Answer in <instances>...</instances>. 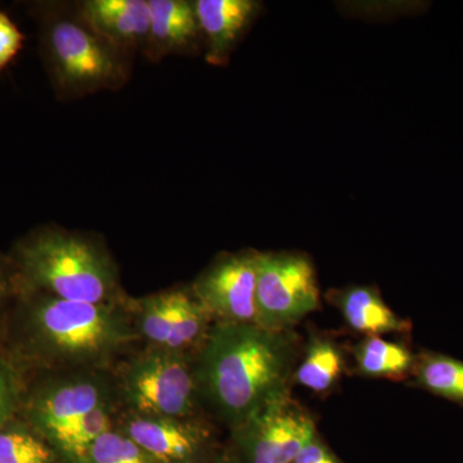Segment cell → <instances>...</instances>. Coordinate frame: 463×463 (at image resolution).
Instances as JSON below:
<instances>
[{
  "instance_id": "obj_25",
  "label": "cell",
  "mask_w": 463,
  "mask_h": 463,
  "mask_svg": "<svg viewBox=\"0 0 463 463\" xmlns=\"http://www.w3.org/2000/svg\"><path fill=\"white\" fill-rule=\"evenodd\" d=\"M292 463H344L331 452L330 448L319 439L318 435L300 453Z\"/></svg>"
},
{
  "instance_id": "obj_15",
  "label": "cell",
  "mask_w": 463,
  "mask_h": 463,
  "mask_svg": "<svg viewBox=\"0 0 463 463\" xmlns=\"http://www.w3.org/2000/svg\"><path fill=\"white\" fill-rule=\"evenodd\" d=\"M359 373L370 377L401 379L413 373L416 356L402 344L367 336L355 349Z\"/></svg>"
},
{
  "instance_id": "obj_24",
  "label": "cell",
  "mask_w": 463,
  "mask_h": 463,
  "mask_svg": "<svg viewBox=\"0 0 463 463\" xmlns=\"http://www.w3.org/2000/svg\"><path fill=\"white\" fill-rule=\"evenodd\" d=\"M16 398V381L8 368L0 364V430L14 412Z\"/></svg>"
},
{
  "instance_id": "obj_27",
  "label": "cell",
  "mask_w": 463,
  "mask_h": 463,
  "mask_svg": "<svg viewBox=\"0 0 463 463\" xmlns=\"http://www.w3.org/2000/svg\"><path fill=\"white\" fill-rule=\"evenodd\" d=\"M213 463H227V462H213Z\"/></svg>"
},
{
  "instance_id": "obj_4",
  "label": "cell",
  "mask_w": 463,
  "mask_h": 463,
  "mask_svg": "<svg viewBox=\"0 0 463 463\" xmlns=\"http://www.w3.org/2000/svg\"><path fill=\"white\" fill-rule=\"evenodd\" d=\"M42 16L43 57L60 99H81L124 83L125 53L94 32L79 12L47 11Z\"/></svg>"
},
{
  "instance_id": "obj_9",
  "label": "cell",
  "mask_w": 463,
  "mask_h": 463,
  "mask_svg": "<svg viewBox=\"0 0 463 463\" xmlns=\"http://www.w3.org/2000/svg\"><path fill=\"white\" fill-rule=\"evenodd\" d=\"M106 383L97 377L79 376L43 390L32 405V421L39 434L53 443L85 414L109 403Z\"/></svg>"
},
{
  "instance_id": "obj_12",
  "label": "cell",
  "mask_w": 463,
  "mask_h": 463,
  "mask_svg": "<svg viewBox=\"0 0 463 463\" xmlns=\"http://www.w3.org/2000/svg\"><path fill=\"white\" fill-rule=\"evenodd\" d=\"M201 33L206 39V61L224 65L237 42L257 16L252 0H199L194 2Z\"/></svg>"
},
{
  "instance_id": "obj_10",
  "label": "cell",
  "mask_w": 463,
  "mask_h": 463,
  "mask_svg": "<svg viewBox=\"0 0 463 463\" xmlns=\"http://www.w3.org/2000/svg\"><path fill=\"white\" fill-rule=\"evenodd\" d=\"M123 432L161 463H194L207 440L201 426L172 417L134 414Z\"/></svg>"
},
{
  "instance_id": "obj_19",
  "label": "cell",
  "mask_w": 463,
  "mask_h": 463,
  "mask_svg": "<svg viewBox=\"0 0 463 463\" xmlns=\"http://www.w3.org/2000/svg\"><path fill=\"white\" fill-rule=\"evenodd\" d=\"M111 430V412L109 404H103L85 414L71 428L60 435L52 447L65 457L70 463H80L91 444Z\"/></svg>"
},
{
  "instance_id": "obj_7",
  "label": "cell",
  "mask_w": 463,
  "mask_h": 463,
  "mask_svg": "<svg viewBox=\"0 0 463 463\" xmlns=\"http://www.w3.org/2000/svg\"><path fill=\"white\" fill-rule=\"evenodd\" d=\"M317 435L312 417L288 395L265 405L237 428L246 463H292Z\"/></svg>"
},
{
  "instance_id": "obj_18",
  "label": "cell",
  "mask_w": 463,
  "mask_h": 463,
  "mask_svg": "<svg viewBox=\"0 0 463 463\" xmlns=\"http://www.w3.org/2000/svg\"><path fill=\"white\" fill-rule=\"evenodd\" d=\"M179 291H166L151 295L134 304L136 325L139 336L145 337L155 346L165 349L170 339L175 318Z\"/></svg>"
},
{
  "instance_id": "obj_5",
  "label": "cell",
  "mask_w": 463,
  "mask_h": 463,
  "mask_svg": "<svg viewBox=\"0 0 463 463\" xmlns=\"http://www.w3.org/2000/svg\"><path fill=\"white\" fill-rule=\"evenodd\" d=\"M257 325L283 332L319 307L315 267L294 252H259Z\"/></svg>"
},
{
  "instance_id": "obj_17",
  "label": "cell",
  "mask_w": 463,
  "mask_h": 463,
  "mask_svg": "<svg viewBox=\"0 0 463 463\" xmlns=\"http://www.w3.org/2000/svg\"><path fill=\"white\" fill-rule=\"evenodd\" d=\"M343 370L344 358L339 347L330 340L315 337L307 347L295 379L307 389L325 392L339 381Z\"/></svg>"
},
{
  "instance_id": "obj_20",
  "label": "cell",
  "mask_w": 463,
  "mask_h": 463,
  "mask_svg": "<svg viewBox=\"0 0 463 463\" xmlns=\"http://www.w3.org/2000/svg\"><path fill=\"white\" fill-rule=\"evenodd\" d=\"M209 319V313L194 292L179 291L174 327L165 349L182 353L194 344L203 343L210 330L207 328Z\"/></svg>"
},
{
  "instance_id": "obj_21",
  "label": "cell",
  "mask_w": 463,
  "mask_h": 463,
  "mask_svg": "<svg viewBox=\"0 0 463 463\" xmlns=\"http://www.w3.org/2000/svg\"><path fill=\"white\" fill-rule=\"evenodd\" d=\"M80 463H161L148 455L124 432L109 430L100 435Z\"/></svg>"
},
{
  "instance_id": "obj_6",
  "label": "cell",
  "mask_w": 463,
  "mask_h": 463,
  "mask_svg": "<svg viewBox=\"0 0 463 463\" xmlns=\"http://www.w3.org/2000/svg\"><path fill=\"white\" fill-rule=\"evenodd\" d=\"M183 353L156 349L137 356L125 370L123 390L138 416L184 419L196 398L194 371Z\"/></svg>"
},
{
  "instance_id": "obj_8",
  "label": "cell",
  "mask_w": 463,
  "mask_h": 463,
  "mask_svg": "<svg viewBox=\"0 0 463 463\" xmlns=\"http://www.w3.org/2000/svg\"><path fill=\"white\" fill-rule=\"evenodd\" d=\"M258 251L225 255L201 274L194 295L219 322L257 325Z\"/></svg>"
},
{
  "instance_id": "obj_3",
  "label": "cell",
  "mask_w": 463,
  "mask_h": 463,
  "mask_svg": "<svg viewBox=\"0 0 463 463\" xmlns=\"http://www.w3.org/2000/svg\"><path fill=\"white\" fill-rule=\"evenodd\" d=\"M24 281L43 295L81 303H120L118 272L108 252L78 234L33 233L18 248Z\"/></svg>"
},
{
  "instance_id": "obj_1",
  "label": "cell",
  "mask_w": 463,
  "mask_h": 463,
  "mask_svg": "<svg viewBox=\"0 0 463 463\" xmlns=\"http://www.w3.org/2000/svg\"><path fill=\"white\" fill-rule=\"evenodd\" d=\"M292 345L283 332L218 322L207 332L194 370L197 389L232 425L288 395Z\"/></svg>"
},
{
  "instance_id": "obj_11",
  "label": "cell",
  "mask_w": 463,
  "mask_h": 463,
  "mask_svg": "<svg viewBox=\"0 0 463 463\" xmlns=\"http://www.w3.org/2000/svg\"><path fill=\"white\" fill-rule=\"evenodd\" d=\"M78 12L94 32L123 53L145 50L151 24L148 0H87Z\"/></svg>"
},
{
  "instance_id": "obj_14",
  "label": "cell",
  "mask_w": 463,
  "mask_h": 463,
  "mask_svg": "<svg viewBox=\"0 0 463 463\" xmlns=\"http://www.w3.org/2000/svg\"><path fill=\"white\" fill-rule=\"evenodd\" d=\"M334 298L349 327L367 336L405 332L411 328L410 323L399 318L373 288L352 286L337 291Z\"/></svg>"
},
{
  "instance_id": "obj_16",
  "label": "cell",
  "mask_w": 463,
  "mask_h": 463,
  "mask_svg": "<svg viewBox=\"0 0 463 463\" xmlns=\"http://www.w3.org/2000/svg\"><path fill=\"white\" fill-rule=\"evenodd\" d=\"M413 374L420 388L463 404V362L438 353L425 352L416 356Z\"/></svg>"
},
{
  "instance_id": "obj_26",
  "label": "cell",
  "mask_w": 463,
  "mask_h": 463,
  "mask_svg": "<svg viewBox=\"0 0 463 463\" xmlns=\"http://www.w3.org/2000/svg\"><path fill=\"white\" fill-rule=\"evenodd\" d=\"M8 288V279L7 274H5V269H3L2 265H0V298H3V295L5 294Z\"/></svg>"
},
{
  "instance_id": "obj_2",
  "label": "cell",
  "mask_w": 463,
  "mask_h": 463,
  "mask_svg": "<svg viewBox=\"0 0 463 463\" xmlns=\"http://www.w3.org/2000/svg\"><path fill=\"white\" fill-rule=\"evenodd\" d=\"M36 347L56 364L93 367L138 339L121 303L91 304L44 295L30 312Z\"/></svg>"
},
{
  "instance_id": "obj_13",
  "label": "cell",
  "mask_w": 463,
  "mask_h": 463,
  "mask_svg": "<svg viewBox=\"0 0 463 463\" xmlns=\"http://www.w3.org/2000/svg\"><path fill=\"white\" fill-rule=\"evenodd\" d=\"M151 24L146 57L157 61L170 54L183 53L196 45L201 36L194 2L185 0H148Z\"/></svg>"
},
{
  "instance_id": "obj_22",
  "label": "cell",
  "mask_w": 463,
  "mask_h": 463,
  "mask_svg": "<svg viewBox=\"0 0 463 463\" xmlns=\"http://www.w3.org/2000/svg\"><path fill=\"white\" fill-rule=\"evenodd\" d=\"M0 463H54V452L33 432L24 429H2Z\"/></svg>"
},
{
  "instance_id": "obj_23",
  "label": "cell",
  "mask_w": 463,
  "mask_h": 463,
  "mask_svg": "<svg viewBox=\"0 0 463 463\" xmlns=\"http://www.w3.org/2000/svg\"><path fill=\"white\" fill-rule=\"evenodd\" d=\"M24 44V33L16 24L0 12V71L17 56Z\"/></svg>"
}]
</instances>
